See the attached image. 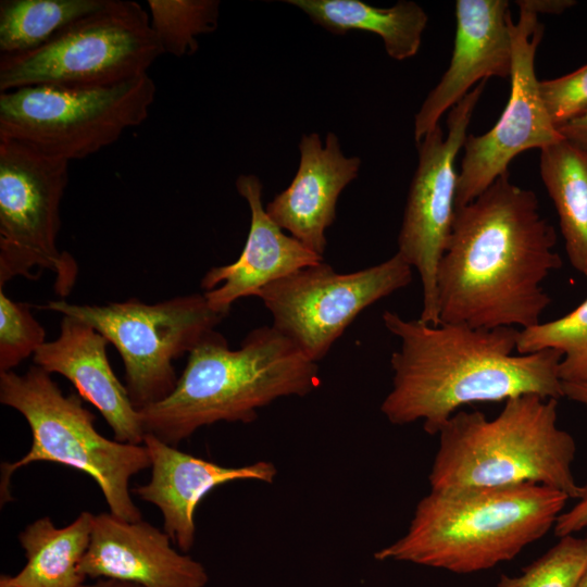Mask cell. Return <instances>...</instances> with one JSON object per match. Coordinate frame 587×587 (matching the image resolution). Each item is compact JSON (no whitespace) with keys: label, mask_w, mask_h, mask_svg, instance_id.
Returning <instances> with one entry per match:
<instances>
[{"label":"cell","mask_w":587,"mask_h":587,"mask_svg":"<svg viewBox=\"0 0 587 587\" xmlns=\"http://www.w3.org/2000/svg\"><path fill=\"white\" fill-rule=\"evenodd\" d=\"M68 161L14 140H0V287L15 277L54 274L61 297L73 289L78 267L58 248L60 205Z\"/></svg>","instance_id":"obj_10"},{"label":"cell","mask_w":587,"mask_h":587,"mask_svg":"<svg viewBox=\"0 0 587 587\" xmlns=\"http://www.w3.org/2000/svg\"><path fill=\"white\" fill-rule=\"evenodd\" d=\"M170 536L150 523L126 521L111 512L95 514L80 572L141 587H204L205 567L171 545Z\"/></svg>","instance_id":"obj_15"},{"label":"cell","mask_w":587,"mask_h":587,"mask_svg":"<svg viewBox=\"0 0 587 587\" xmlns=\"http://www.w3.org/2000/svg\"><path fill=\"white\" fill-rule=\"evenodd\" d=\"M563 397L587 408V382H562Z\"/></svg>","instance_id":"obj_32"},{"label":"cell","mask_w":587,"mask_h":587,"mask_svg":"<svg viewBox=\"0 0 587 587\" xmlns=\"http://www.w3.org/2000/svg\"><path fill=\"white\" fill-rule=\"evenodd\" d=\"M539 91L553 125L559 129L587 113V64L553 79L539 80Z\"/></svg>","instance_id":"obj_28"},{"label":"cell","mask_w":587,"mask_h":587,"mask_svg":"<svg viewBox=\"0 0 587 587\" xmlns=\"http://www.w3.org/2000/svg\"><path fill=\"white\" fill-rule=\"evenodd\" d=\"M95 514L84 511L71 524L55 527L49 516L36 520L18 535L26 564L9 575L15 587H79L80 572L88 550Z\"/></svg>","instance_id":"obj_21"},{"label":"cell","mask_w":587,"mask_h":587,"mask_svg":"<svg viewBox=\"0 0 587 587\" xmlns=\"http://www.w3.org/2000/svg\"><path fill=\"white\" fill-rule=\"evenodd\" d=\"M109 341L92 326L63 315L60 335L34 354V364L67 378L78 395L95 405L112 428L114 440L142 445L145 432L125 385L107 355Z\"/></svg>","instance_id":"obj_18"},{"label":"cell","mask_w":587,"mask_h":587,"mask_svg":"<svg viewBox=\"0 0 587 587\" xmlns=\"http://www.w3.org/2000/svg\"><path fill=\"white\" fill-rule=\"evenodd\" d=\"M512 18L507 0H457L451 60L414 120L416 143L471 88L489 77L508 78L512 70Z\"/></svg>","instance_id":"obj_14"},{"label":"cell","mask_w":587,"mask_h":587,"mask_svg":"<svg viewBox=\"0 0 587 587\" xmlns=\"http://www.w3.org/2000/svg\"><path fill=\"white\" fill-rule=\"evenodd\" d=\"M486 82L478 83L450 109L446 136L438 125L416 143L419 164L407 199L397 253L420 275L423 295L420 320L430 325L440 323L437 277L455 213V160Z\"/></svg>","instance_id":"obj_12"},{"label":"cell","mask_w":587,"mask_h":587,"mask_svg":"<svg viewBox=\"0 0 587 587\" xmlns=\"http://www.w3.org/2000/svg\"><path fill=\"white\" fill-rule=\"evenodd\" d=\"M315 24L334 34L350 30L378 35L386 52L395 60L414 57L427 25V14L413 1H399L390 8H376L360 0H288Z\"/></svg>","instance_id":"obj_20"},{"label":"cell","mask_w":587,"mask_h":587,"mask_svg":"<svg viewBox=\"0 0 587 587\" xmlns=\"http://www.w3.org/2000/svg\"><path fill=\"white\" fill-rule=\"evenodd\" d=\"M567 499L537 484L430 489L416 504L405 535L374 558L457 574L488 570L545 536Z\"/></svg>","instance_id":"obj_4"},{"label":"cell","mask_w":587,"mask_h":587,"mask_svg":"<svg viewBox=\"0 0 587 587\" xmlns=\"http://www.w3.org/2000/svg\"><path fill=\"white\" fill-rule=\"evenodd\" d=\"M0 587H15L11 584L10 579H9V575H4L2 574L0 576Z\"/></svg>","instance_id":"obj_35"},{"label":"cell","mask_w":587,"mask_h":587,"mask_svg":"<svg viewBox=\"0 0 587 587\" xmlns=\"http://www.w3.org/2000/svg\"><path fill=\"white\" fill-rule=\"evenodd\" d=\"M236 189L246 199L251 213L243 249L235 262L211 267L200 283L210 308L225 315L238 299L257 297L266 285L324 261L323 255L284 234L270 217L262 203V184L257 176L240 175Z\"/></svg>","instance_id":"obj_16"},{"label":"cell","mask_w":587,"mask_h":587,"mask_svg":"<svg viewBox=\"0 0 587 587\" xmlns=\"http://www.w3.org/2000/svg\"><path fill=\"white\" fill-rule=\"evenodd\" d=\"M587 528V485L578 502L570 510L562 512L553 526L554 535L563 537L574 535Z\"/></svg>","instance_id":"obj_29"},{"label":"cell","mask_w":587,"mask_h":587,"mask_svg":"<svg viewBox=\"0 0 587 587\" xmlns=\"http://www.w3.org/2000/svg\"><path fill=\"white\" fill-rule=\"evenodd\" d=\"M162 54L148 11L135 1L105 0L41 47L0 55V92L116 85L148 74Z\"/></svg>","instance_id":"obj_8"},{"label":"cell","mask_w":587,"mask_h":587,"mask_svg":"<svg viewBox=\"0 0 587 587\" xmlns=\"http://www.w3.org/2000/svg\"><path fill=\"white\" fill-rule=\"evenodd\" d=\"M77 394L63 395L51 374L34 364L20 375L0 373V401L18 411L32 432L27 453L1 465V502L8 500L11 475L34 462H54L89 475L98 484L110 512L126 521L141 520L130 497V478L150 467L147 447L103 437L95 415Z\"/></svg>","instance_id":"obj_6"},{"label":"cell","mask_w":587,"mask_h":587,"mask_svg":"<svg viewBox=\"0 0 587 587\" xmlns=\"http://www.w3.org/2000/svg\"><path fill=\"white\" fill-rule=\"evenodd\" d=\"M576 587H587V565L584 570V572L582 573L577 584H576Z\"/></svg>","instance_id":"obj_34"},{"label":"cell","mask_w":587,"mask_h":587,"mask_svg":"<svg viewBox=\"0 0 587 587\" xmlns=\"http://www.w3.org/2000/svg\"><path fill=\"white\" fill-rule=\"evenodd\" d=\"M151 29L162 53L176 58L193 54L198 37L217 26L220 2L215 0H149Z\"/></svg>","instance_id":"obj_24"},{"label":"cell","mask_w":587,"mask_h":587,"mask_svg":"<svg viewBox=\"0 0 587 587\" xmlns=\"http://www.w3.org/2000/svg\"><path fill=\"white\" fill-rule=\"evenodd\" d=\"M546 349L562 353L559 365L562 382H587V298L562 317L520 329L516 353Z\"/></svg>","instance_id":"obj_25"},{"label":"cell","mask_w":587,"mask_h":587,"mask_svg":"<svg viewBox=\"0 0 587 587\" xmlns=\"http://www.w3.org/2000/svg\"><path fill=\"white\" fill-rule=\"evenodd\" d=\"M535 13L560 14L576 4L573 0H523Z\"/></svg>","instance_id":"obj_31"},{"label":"cell","mask_w":587,"mask_h":587,"mask_svg":"<svg viewBox=\"0 0 587 587\" xmlns=\"http://www.w3.org/2000/svg\"><path fill=\"white\" fill-rule=\"evenodd\" d=\"M383 322L400 339L392 352V387L380 405L394 425L423 422L438 435L463 405L499 402L522 395L563 398L562 353L546 349L514 354L520 329L474 328L462 323L430 325L385 311Z\"/></svg>","instance_id":"obj_2"},{"label":"cell","mask_w":587,"mask_h":587,"mask_svg":"<svg viewBox=\"0 0 587 587\" xmlns=\"http://www.w3.org/2000/svg\"><path fill=\"white\" fill-rule=\"evenodd\" d=\"M586 565L587 538L566 535L519 576L502 574L497 587H576Z\"/></svg>","instance_id":"obj_26"},{"label":"cell","mask_w":587,"mask_h":587,"mask_svg":"<svg viewBox=\"0 0 587 587\" xmlns=\"http://www.w3.org/2000/svg\"><path fill=\"white\" fill-rule=\"evenodd\" d=\"M516 23L512 22L511 90L498 122L487 133L467 135L458 172L455 208L483 193L511 161L529 149L542 150L564 140L542 102L535 73V55L544 34L538 14L523 0Z\"/></svg>","instance_id":"obj_13"},{"label":"cell","mask_w":587,"mask_h":587,"mask_svg":"<svg viewBox=\"0 0 587 587\" xmlns=\"http://www.w3.org/2000/svg\"><path fill=\"white\" fill-rule=\"evenodd\" d=\"M79 587H141L137 584L117 580V579H110V578H98L96 582L86 584L84 583Z\"/></svg>","instance_id":"obj_33"},{"label":"cell","mask_w":587,"mask_h":587,"mask_svg":"<svg viewBox=\"0 0 587 587\" xmlns=\"http://www.w3.org/2000/svg\"><path fill=\"white\" fill-rule=\"evenodd\" d=\"M539 172L571 265L587 277V151L565 139L540 150Z\"/></svg>","instance_id":"obj_22"},{"label":"cell","mask_w":587,"mask_h":587,"mask_svg":"<svg viewBox=\"0 0 587 587\" xmlns=\"http://www.w3.org/2000/svg\"><path fill=\"white\" fill-rule=\"evenodd\" d=\"M149 74L111 86L37 85L0 92V140L71 162L143 123L155 98Z\"/></svg>","instance_id":"obj_7"},{"label":"cell","mask_w":587,"mask_h":587,"mask_svg":"<svg viewBox=\"0 0 587 587\" xmlns=\"http://www.w3.org/2000/svg\"><path fill=\"white\" fill-rule=\"evenodd\" d=\"M143 445L150 457L151 478L133 489L141 500L154 504L163 516V530L183 552H188L196 536L195 512L214 488L235 480L273 483L277 470L272 462L229 467L178 450L151 434Z\"/></svg>","instance_id":"obj_17"},{"label":"cell","mask_w":587,"mask_h":587,"mask_svg":"<svg viewBox=\"0 0 587 587\" xmlns=\"http://www.w3.org/2000/svg\"><path fill=\"white\" fill-rule=\"evenodd\" d=\"M43 308L86 322L120 352L129 399L137 411L166 398L178 377L173 361L189 353L225 314L203 294L176 296L153 304L137 299L104 305L49 301Z\"/></svg>","instance_id":"obj_9"},{"label":"cell","mask_w":587,"mask_h":587,"mask_svg":"<svg viewBox=\"0 0 587 587\" xmlns=\"http://www.w3.org/2000/svg\"><path fill=\"white\" fill-rule=\"evenodd\" d=\"M553 226L534 191L499 176L472 202L455 208L437 277L440 323L474 328H527L551 298L542 287L560 268Z\"/></svg>","instance_id":"obj_1"},{"label":"cell","mask_w":587,"mask_h":587,"mask_svg":"<svg viewBox=\"0 0 587 587\" xmlns=\"http://www.w3.org/2000/svg\"><path fill=\"white\" fill-rule=\"evenodd\" d=\"M45 342V328L30 304L9 298L0 288V373L11 372Z\"/></svg>","instance_id":"obj_27"},{"label":"cell","mask_w":587,"mask_h":587,"mask_svg":"<svg viewBox=\"0 0 587 587\" xmlns=\"http://www.w3.org/2000/svg\"><path fill=\"white\" fill-rule=\"evenodd\" d=\"M299 149L295 178L265 211L282 229L323 255L325 230L335 221L338 197L357 177L361 161L345 157L333 133L327 134L324 146L317 134L303 135Z\"/></svg>","instance_id":"obj_19"},{"label":"cell","mask_w":587,"mask_h":587,"mask_svg":"<svg viewBox=\"0 0 587 587\" xmlns=\"http://www.w3.org/2000/svg\"><path fill=\"white\" fill-rule=\"evenodd\" d=\"M559 132L566 141L587 151V113L561 126Z\"/></svg>","instance_id":"obj_30"},{"label":"cell","mask_w":587,"mask_h":587,"mask_svg":"<svg viewBox=\"0 0 587 587\" xmlns=\"http://www.w3.org/2000/svg\"><path fill=\"white\" fill-rule=\"evenodd\" d=\"M105 0H2L0 55L18 54L47 43Z\"/></svg>","instance_id":"obj_23"},{"label":"cell","mask_w":587,"mask_h":587,"mask_svg":"<svg viewBox=\"0 0 587 587\" xmlns=\"http://www.w3.org/2000/svg\"><path fill=\"white\" fill-rule=\"evenodd\" d=\"M412 267L396 253L351 273L323 262L300 268L258 294L273 325L312 361L319 362L367 307L407 287Z\"/></svg>","instance_id":"obj_11"},{"label":"cell","mask_w":587,"mask_h":587,"mask_svg":"<svg viewBox=\"0 0 587 587\" xmlns=\"http://www.w3.org/2000/svg\"><path fill=\"white\" fill-rule=\"evenodd\" d=\"M558 401L522 395L492 420L459 410L440 428L430 489L537 484L579 499L574 438L558 426Z\"/></svg>","instance_id":"obj_5"},{"label":"cell","mask_w":587,"mask_h":587,"mask_svg":"<svg viewBox=\"0 0 587 587\" xmlns=\"http://www.w3.org/2000/svg\"><path fill=\"white\" fill-rule=\"evenodd\" d=\"M320 385L317 363L274 326L252 329L235 350L214 329L188 353L173 391L138 413L145 435L177 447L202 426L251 423L259 409Z\"/></svg>","instance_id":"obj_3"}]
</instances>
